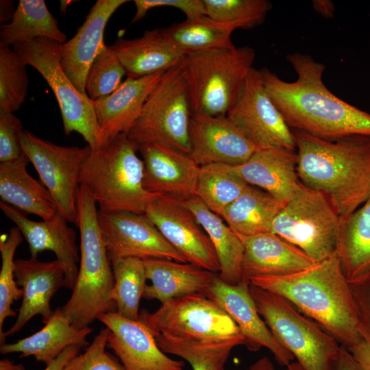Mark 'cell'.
<instances>
[{"label": "cell", "mask_w": 370, "mask_h": 370, "mask_svg": "<svg viewBox=\"0 0 370 370\" xmlns=\"http://www.w3.org/2000/svg\"><path fill=\"white\" fill-rule=\"evenodd\" d=\"M286 59L297 74L295 82L284 81L267 68L260 71L267 93L291 130L326 140L370 136V114L326 88L323 64L299 52Z\"/></svg>", "instance_id": "1"}, {"label": "cell", "mask_w": 370, "mask_h": 370, "mask_svg": "<svg viewBox=\"0 0 370 370\" xmlns=\"http://www.w3.org/2000/svg\"><path fill=\"white\" fill-rule=\"evenodd\" d=\"M292 132L300 182L323 193L340 217L349 215L369 198L370 136L326 140Z\"/></svg>", "instance_id": "2"}, {"label": "cell", "mask_w": 370, "mask_h": 370, "mask_svg": "<svg viewBox=\"0 0 370 370\" xmlns=\"http://www.w3.org/2000/svg\"><path fill=\"white\" fill-rule=\"evenodd\" d=\"M250 284L284 298L314 320L345 347L363 340L350 283L336 251L301 271L250 279Z\"/></svg>", "instance_id": "3"}, {"label": "cell", "mask_w": 370, "mask_h": 370, "mask_svg": "<svg viewBox=\"0 0 370 370\" xmlns=\"http://www.w3.org/2000/svg\"><path fill=\"white\" fill-rule=\"evenodd\" d=\"M75 225L80 233L78 275L72 294L62 307L72 325L89 326L108 312H116L112 294L114 278L98 221L96 202L87 188L80 185Z\"/></svg>", "instance_id": "4"}, {"label": "cell", "mask_w": 370, "mask_h": 370, "mask_svg": "<svg viewBox=\"0 0 370 370\" xmlns=\"http://www.w3.org/2000/svg\"><path fill=\"white\" fill-rule=\"evenodd\" d=\"M136 150L126 134L90 150L82 166L79 184L87 188L100 210L145 214L149 204L160 195L145 188L144 164Z\"/></svg>", "instance_id": "5"}, {"label": "cell", "mask_w": 370, "mask_h": 370, "mask_svg": "<svg viewBox=\"0 0 370 370\" xmlns=\"http://www.w3.org/2000/svg\"><path fill=\"white\" fill-rule=\"evenodd\" d=\"M255 51L249 46L213 49L186 55L182 62L191 116H224L249 71Z\"/></svg>", "instance_id": "6"}, {"label": "cell", "mask_w": 370, "mask_h": 370, "mask_svg": "<svg viewBox=\"0 0 370 370\" xmlns=\"http://www.w3.org/2000/svg\"><path fill=\"white\" fill-rule=\"evenodd\" d=\"M249 291L269 328L303 370H335L341 346L332 335L281 296L251 284Z\"/></svg>", "instance_id": "7"}, {"label": "cell", "mask_w": 370, "mask_h": 370, "mask_svg": "<svg viewBox=\"0 0 370 370\" xmlns=\"http://www.w3.org/2000/svg\"><path fill=\"white\" fill-rule=\"evenodd\" d=\"M139 320L156 336L209 344L244 345L246 341L231 317L215 301L202 294L171 299L155 312L142 310Z\"/></svg>", "instance_id": "8"}, {"label": "cell", "mask_w": 370, "mask_h": 370, "mask_svg": "<svg viewBox=\"0 0 370 370\" xmlns=\"http://www.w3.org/2000/svg\"><path fill=\"white\" fill-rule=\"evenodd\" d=\"M182 62L164 72L127 134L136 147L158 143L190 154L191 111Z\"/></svg>", "instance_id": "9"}, {"label": "cell", "mask_w": 370, "mask_h": 370, "mask_svg": "<svg viewBox=\"0 0 370 370\" xmlns=\"http://www.w3.org/2000/svg\"><path fill=\"white\" fill-rule=\"evenodd\" d=\"M339 225L328 198L300 182L274 219L272 232L319 262L336 252Z\"/></svg>", "instance_id": "10"}, {"label": "cell", "mask_w": 370, "mask_h": 370, "mask_svg": "<svg viewBox=\"0 0 370 370\" xmlns=\"http://www.w3.org/2000/svg\"><path fill=\"white\" fill-rule=\"evenodd\" d=\"M12 49L27 65L34 67L52 89L61 112L66 136L76 132L91 149L101 147L93 101L80 93L61 66L62 44L47 38L18 43Z\"/></svg>", "instance_id": "11"}, {"label": "cell", "mask_w": 370, "mask_h": 370, "mask_svg": "<svg viewBox=\"0 0 370 370\" xmlns=\"http://www.w3.org/2000/svg\"><path fill=\"white\" fill-rule=\"evenodd\" d=\"M23 152L32 163L42 184L53 197L58 213L76 223L79 175L91 148L61 146L24 130L21 135Z\"/></svg>", "instance_id": "12"}, {"label": "cell", "mask_w": 370, "mask_h": 370, "mask_svg": "<svg viewBox=\"0 0 370 370\" xmlns=\"http://www.w3.org/2000/svg\"><path fill=\"white\" fill-rule=\"evenodd\" d=\"M227 116L258 149L296 150L292 130L267 93L260 70L249 71Z\"/></svg>", "instance_id": "13"}, {"label": "cell", "mask_w": 370, "mask_h": 370, "mask_svg": "<svg viewBox=\"0 0 370 370\" xmlns=\"http://www.w3.org/2000/svg\"><path fill=\"white\" fill-rule=\"evenodd\" d=\"M98 221L110 260L136 258L187 262L145 214L99 210Z\"/></svg>", "instance_id": "14"}, {"label": "cell", "mask_w": 370, "mask_h": 370, "mask_svg": "<svg viewBox=\"0 0 370 370\" xmlns=\"http://www.w3.org/2000/svg\"><path fill=\"white\" fill-rule=\"evenodd\" d=\"M145 214L187 262L219 273V262L210 238L179 200L158 195L149 204Z\"/></svg>", "instance_id": "15"}, {"label": "cell", "mask_w": 370, "mask_h": 370, "mask_svg": "<svg viewBox=\"0 0 370 370\" xmlns=\"http://www.w3.org/2000/svg\"><path fill=\"white\" fill-rule=\"evenodd\" d=\"M249 284L243 280L236 285L228 284L216 274L205 296L215 301L231 317L250 351H258L264 347L280 365L287 367L295 357L282 345L260 318L249 291Z\"/></svg>", "instance_id": "16"}, {"label": "cell", "mask_w": 370, "mask_h": 370, "mask_svg": "<svg viewBox=\"0 0 370 370\" xmlns=\"http://www.w3.org/2000/svg\"><path fill=\"white\" fill-rule=\"evenodd\" d=\"M189 140V155L200 166L241 165L259 150L227 116H191Z\"/></svg>", "instance_id": "17"}, {"label": "cell", "mask_w": 370, "mask_h": 370, "mask_svg": "<svg viewBox=\"0 0 370 370\" xmlns=\"http://www.w3.org/2000/svg\"><path fill=\"white\" fill-rule=\"evenodd\" d=\"M98 320L110 330L107 345L125 370H183L184 362L167 356L158 347L150 329L139 319L108 312Z\"/></svg>", "instance_id": "18"}, {"label": "cell", "mask_w": 370, "mask_h": 370, "mask_svg": "<svg viewBox=\"0 0 370 370\" xmlns=\"http://www.w3.org/2000/svg\"><path fill=\"white\" fill-rule=\"evenodd\" d=\"M136 148L143 157V186L147 191L179 201L196 195L200 166L189 154L158 143Z\"/></svg>", "instance_id": "19"}, {"label": "cell", "mask_w": 370, "mask_h": 370, "mask_svg": "<svg viewBox=\"0 0 370 370\" xmlns=\"http://www.w3.org/2000/svg\"><path fill=\"white\" fill-rule=\"evenodd\" d=\"M0 208L19 229L28 243L32 258L45 251H51L63 265L65 272L64 287L73 290L78 275L79 262L75 231L60 213L50 220L34 221L25 214L3 201Z\"/></svg>", "instance_id": "20"}, {"label": "cell", "mask_w": 370, "mask_h": 370, "mask_svg": "<svg viewBox=\"0 0 370 370\" xmlns=\"http://www.w3.org/2000/svg\"><path fill=\"white\" fill-rule=\"evenodd\" d=\"M14 274L18 286L23 289L22 304L14 323L4 332L5 339L18 332L35 315H40L46 323L53 312L51 299L65 284L64 269L58 260H15Z\"/></svg>", "instance_id": "21"}, {"label": "cell", "mask_w": 370, "mask_h": 370, "mask_svg": "<svg viewBox=\"0 0 370 370\" xmlns=\"http://www.w3.org/2000/svg\"><path fill=\"white\" fill-rule=\"evenodd\" d=\"M127 0H98L76 34L62 44L61 66L76 89L83 95L88 70L103 42L108 21Z\"/></svg>", "instance_id": "22"}, {"label": "cell", "mask_w": 370, "mask_h": 370, "mask_svg": "<svg viewBox=\"0 0 370 370\" xmlns=\"http://www.w3.org/2000/svg\"><path fill=\"white\" fill-rule=\"evenodd\" d=\"M164 72L127 78L112 93L93 101L101 147L118 135L128 133Z\"/></svg>", "instance_id": "23"}, {"label": "cell", "mask_w": 370, "mask_h": 370, "mask_svg": "<svg viewBox=\"0 0 370 370\" xmlns=\"http://www.w3.org/2000/svg\"><path fill=\"white\" fill-rule=\"evenodd\" d=\"M242 280L262 276H282L307 269L317 262L301 249L273 233L245 236Z\"/></svg>", "instance_id": "24"}, {"label": "cell", "mask_w": 370, "mask_h": 370, "mask_svg": "<svg viewBox=\"0 0 370 370\" xmlns=\"http://www.w3.org/2000/svg\"><path fill=\"white\" fill-rule=\"evenodd\" d=\"M296 150L259 149L245 163L232 166L248 184L267 192L285 204L300 184Z\"/></svg>", "instance_id": "25"}, {"label": "cell", "mask_w": 370, "mask_h": 370, "mask_svg": "<svg viewBox=\"0 0 370 370\" xmlns=\"http://www.w3.org/2000/svg\"><path fill=\"white\" fill-rule=\"evenodd\" d=\"M110 46L130 79L166 71L180 64L185 57L162 28L146 30L134 39L119 38Z\"/></svg>", "instance_id": "26"}, {"label": "cell", "mask_w": 370, "mask_h": 370, "mask_svg": "<svg viewBox=\"0 0 370 370\" xmlns=\"http://www.w3.org/2000/svg\"><path fill=\"white\" fill-rule=\"evenodd\" d=\"M143 261L147 278L151 282L143 297L157 299L162 304L183 295H205L217 274L190 263L172 260L150 258Z\"/></svg>", "instance_id": "27"}, {"label": "cell", "mask_w": 370, "mask_h": 370, "mask_svg": "<svg viewBox=\"0 0 370 370\" xmlns=\"http://www.w3.org/2000/svg\"><path fill=\"white\" fill-rule=\"evenodd\" d=\"M92 332L89 326L82 329L73 326L60 307L41 330L16 343L1 345L0 353H21V357L33 356L47 365L69 346H88L86 338Z\"/></svg>", "instance_id": "28"}, {"label": "cell", "mask_w": 370, "mask_h": 370, "mask_svg": "<svg viewBox=\"0 0 370 370\" xmlns=\"http://www.w3.org/2000/svg\"><path fill=\"white\" fill-rule=\"evenodd\" d=\"M29 162L23 153L16 160L0 162L1 201L24 214H33L42 220H50L58 212L56 204L46 187L27 172Z\"/></svg>", "instance_id": "29"}, {"label": "cell", "mask_w": 370, "mask_h": 370, "mask_svg": "<svg viewBox=\"0 0 370 370\" xmlns=\"http://www.w3.org/2000/svg\"><path fill=\"white\" fill-rule=\"evenodd\" d=\"M196 217L210 238L219 264V278L236 285L242 281L243 244L238 236L196 195L180 201Z\"/></svg>", "instance_id": "30"}, {"label": "cell", "mask_w": 370, "mask_h": 370, "mask_svg": "<svg viewBox=\"0 0 370 370\" xmlns=\"http://www.w3.org/2000/svg\"><path fill=\"white\" fill-rule=\"evenodd\" d=\"M336 251L349 283L370 272V197L354 212L340 217Z\"/></svg>", "instance_id": "31"}, {"label": "cell", "mask_w": 370, "mask_h": 370, "mask_svg": "<svg viewBox=\"0 0 370 370\" xmlns=\"http://www.w3.org/2000/svg\"><path fill=\"white\" fill-rule=\"evenodd\" d=\"M284 206L267 192L249 184L221 217L239 236L269 233Z\"/></svg>", "instance_id": "32"}, {"label": "cell", "mask_w": 370, "mask_h": 370, "mask_svg": "<svg viewBox=\"0 0 370 370\" xmlns=\"http://www.w3.org/2000/svg\"><path fill=\"white\" fill-rule=\"evenodd\" d=\"M38 38L61 44L66 41L44 0H20L12 20L1 25L0 46L13 47Z\"/></svg>", "instance_id": "33"}, {"label": "cell", "mask_w": 370, "mask_h": 370, "mask_svg": "<svg viewBox=\"0 0 370 370\" xmlns=\"http://www.w3.org/2000/svg\"><path fill=\"white\" fill-rule=\"evenodd\" d=\"M162 29L185 56L209 49L235 47L231 35L236 28L207 15L186 19Z\"/></svg>", "instance_id": "34"}, {"label": "cell", "mask_w": 370, "mask_h": 370, "mask_svg": "<svg viewBox=\"0 0 370 370\" xmlns=\"http://www.w3.org/2000/svg\"><path fill=\"white\" fill-rule=\"evenodd\" d=\"M249 184L232 166L209 164L200 166L196 196L214 213L221 216Z\"/></svg>", "instance_id": "35"}, {"label": "cell", "mask_w": 370, "mask_h": 370, "mask_svg": "<svg viewBox=\"0 0 370 370\" xmlns=\"http://www.w3.org/2000/svg\"><path fill=\"white\" fill-rule=\"evenodd\" d=\"M114 278L112 297L119 315L129 319H139V304L147 286L143 260L136 258L110 260Z\"/></svg>", "instance_id": "36"}, {"label": "cell", "mask_w": 370, "mask_h": 370, "mask_svg": "<svg viewBox=\"0 0 370 370\" xmlns=\"http://www.w3.org/2000/svg\"><path fill=\"white\" fill-rule=\"evenodd\" d=\"M160 349L178 356L188 362L193 370H224L232 344H209L174 338L163 335L156 336Z\"/></svg>", "instance_id": "37"}, {"label": "cell", "mask_w": 370, "mask_h": 370, "mask_svg": "<svg viewBox=\"0 0 370 370\" xmlns=\"http://www.w3.org/2000/svg\"><path fill=\"white\" fill-rule=\"evenodd\" d=\"M23 241V235L16 226L11 227L8 234L0 236L1 267L0 271V344L5 341L3 331L5 320L15 317L16 312L11 308L14 301L23 297V289L18 286L15 274L14 254Z\"/></svg>", "instance_id": "38"}, {"label": "cell", "mask_w": 370, "mask_h": 370, "mask_svg": "<svg viewBox=\"0 0 370 370\" xmlns=\"http://www.w3.org/2000/svg\"><path fill=\"white\" fill-rule=\"evenodd\" d=\"M27 64L8 47L0 46V111L14 112L28 92Z\"/></svg>", "instance_id": "39"}, {"label": "cell", "mask_w": 370, "mask_h": 370, "mask_svg": "<svg viewBox=\"0 0 370 370\" xmlns=\"http://www.w3.org/2000/svg\"><path fill=\"white\" fill-rule=\"evenodd\" d=\"M206 15L233 25L236 29H251L264 20L272 5L267 0H203Z\"/></svg>", "instance_id": "40"}, {"label": "cell", "mask_w": 370, "mask_h": 370, "mask_svg": "<svg viewBox=\"0 0 370 370\" xmlns=\"http://www.w3.org/2000/svg\"><path fill=\"white\" fill-rule=\"evenodd\" d=\"M126 71L111 46L103 43L92 62L86 77L85 90L92 101L112 93L123 82Z\"/></svg>", "instance_id": "41"}, {"label": "cell", "mask_w": 370, "mask_h": 370, "mask_svg": "<svg viewBox=\"0 0 370 370\" xmlns=\"http://www.w3.org/2000/svg\"><path fill=\"white\" fill-rule=\"evenodd\" d=\"M110 330H100L85 351L71 359L65 370H125L121 363L106 351Z\"/></svg>", "instance_id": "42"}, {"label": "cell", "mask_w": 370, "mask_h": 370, "mask_svg": "<svg viewBox=\"0 0 370 370\" xmlns=\"http://www.w3.org/2000/svg\"><path fill=\"white\" fill-rule=\"evenodd\" d=\"M23 126L14 112L0 111V162L18 158L24 152L21 145Z\"/></svg>", "instance_id": "43"}, {"label": "cell", "mask_w": 370, "mask_h": 370, "mask_svg": "<svg viewBox=\"0 0 370 370\" xmlns=\"http://www.w3.org/2000/svg\"><path fill=\"white\" fill-rule=\"evenodd\" d=\"M136 14L131 23L142 20L149 10L159 7H172L180 10L186 19L206 15L203 0H135Z\"/></svg>", "instance_id": "44"}, {"label": "cell", "mask_w": 370, "mask_h": 370, "mask_svg": "<svg viewBox=\"0 0 370 370\" xmlns=\"http://www.w3.org/2000/svg\"><path fill=\"white\" fill-rule=\"evenodd\" d=\"M359 322V331L364 340L370 341V272L362 279L350 283Z\"/></svg>", "instance_id": "45"}, {"label": "cell", "mask_w": 370, "mask_h": 370, "mask_svg": "<svg viewBox=\"0 0 370 370\" xmlns=\"http://www.w3.org/2000/svg\"><path fill=\"white\" fill-rule=\"evenodd\" d=\"M347 349L364 370H370V341L363 339Z\"/></svg>", "instance_id": "46"}, {"label": "cell", "mask_w": 370, "mask_h": 370, "mask_svg": "<svg viewBox=\"0 0 370 370\" xmlns=\"http://www.w3.org/2000/svg\"><path fill=\"white\" fill-rule=\"evenodd\" d=\"M81 345H71L64 349L55 360L46 365L44 370H65L68 362L79 354Z\"/></svg>", "instance_id": "47"}, {"label": "cell", "mask_w": 370, "mask_h": 370, "mask_svg": "<svg viewBox=\"0 0 370 370\" xmlns=\"http://www.w3.org/2000/svg\"><path fill=\"white\" fill-rule=\"evenodd\" d=\"M335 370H364L348 349L341 346Z\"/></svg>", "instance_id": "48"}, {"label": "cell", "mask_w": 370, "mask_h": 370, "mask_svg": "<svg viewBox=\"0 0 370 370\" xmlns=\"http://www.w3.org/2000/svg\"><path fill=\"white\" fill-rule=\"evenodd\" d=\"M247 370H276L270 360L263 357L252 365ZM287 370H303L297 362H292L287 366Z\"/></svg>", "instance_id": "49"}, {"label": "cell", "mask_w": 370, "mask_h": 370, "mask_svg": "<svg viewBox=\"0 0 370 370\" xmlns=\"http://www.w3.org/2000/svg\"><path fill=\"white\" fill-rule=\"evenodd\" d=\"M16 7L14 6L13 1H0V22L1 24L10 23L14 16Z\"/></svg>", "instance_id": "50"}, {"label": "cell", "mask_w": 370, "mask_h": 370, "mask_svg": "<svg viewBox=\"0 0 370 370\" xmlns=\"http://www.w3.org/2000/svg\"><path fill=\"white\" fill-rule=\"evenodd\" d=\"M314 10L325 18H332L334 13V5L330 0L312 1Z\"/></svg>", "instance_id": "51"}, {"label": "cell", "mask_w": 370, "mask_h": 370, "mask_svg": "<svg viewBox=\"0 0 370 370\" xmlns=\"http://www.w3.org/2000/svg\"><path fill=\"white\" fill-rule=\"evenodd\" d=\"M0 370H25L22 364H15L8 358L0 360Z\"/></svg>", "instance_id": "52"}]
</instances>
